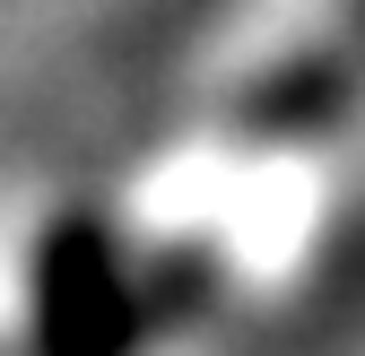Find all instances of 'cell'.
Returning <instances> with one entry per match:
<instances>
[{"label": "cell", "mask_w": 365, "mask_h": 356, "mask_svg": "<svg viewBox=\"0 0 365 356\" xmlns=\"http://www.w3.org/2000/svg\"><path fill=\"white\" fill-rule=\"evenodd\" d=\"M226 287L209 244L140 252L105 209H61L26 261V356H148Z\"/></svg>", "instance_id": "cell-1"}]
</instances>
